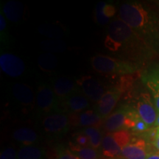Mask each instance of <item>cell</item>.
Listing matches in <instances>:
<instances>
[{"instance_id":"obj_33","label":"cell","mask_w":159,"mask_h":159,"mask_svg":"<svg viewBox=\"0 0 159 159\" xmlns=\"http://www.w3.org/2000/svg\"><path fill=\"white\" fill-rule=\"evenodd\" d=\"M152 144L154 145L155 148H156L159 152V128H158V132H157L156 136V138H155L154 142Z\"/></svg>"},{"instance_id":"obj_19","label":"cell","mask_w":159,"mask_h":159,"mask_svg":"<svg viewBox=\"0 0 159 159\" xmlns=\"http://www.w3.org/2000/svg\"><path fill=\"white\" fill-rule=\"evenodd\" d=\"M70 150L80 159H98L99 154L97 150L91 147H80L70 142Z\"/></svg>"},{"instance_id":"obj_27","label":"cell","mask_w":159,"mask_h":159,"mask_svg":"<svg viewBox=\"0 0 159 159\" xmlns=\"http://www.w3.org/2000/svg\"><path fill=\"white\" fill-rule=\"evenodd\" d=\"M149 128H150V127H149L147 124H145L142 119H141L140 117H139V118L137 119L134 128L132 129V131L136 134H147L149 131Z\"/></svg>"},{"instance_id":"obj_14","label":"cell","mask_w":159,"mask_h":159,"mask_svg":"<svg viewBox=\"0 0 159 159\" xmlns=\"http://www.w3.org/2000/svg\"><path fill=\"white\" fill-rule=\"evenodd\" d=\"M61 102L63 103L65 110L70 112V114L81 113L90 107L89 99L80 91L75 93Z\"/></svg>"},{"instance_id":"obj_2","label":"cell","mask_w":159,"mask_h":159,"mask_svg":"<svg viewBox=\"0 0 159 159\" xmlns=\"http://www.w3.org/2000/svg\"><path fill=\"white\" fill-rule=\"evenodd\" d=\"M93 69L97 72L105 75L129 74L134 71V66L125 61L107 55H97L91 58Z\"/></svg>"},{"instance_id":"obj_30","label":"cell","mask_w":159,"mask_h":159,"mask_svg":"<svg viewBox=\"0 0 159 159\" xmlns=\"http://www.w3.org/2000/svg\"><path fill=\"white\" fill-rule=\"evenodd\" d=\"M103 5H104V2L99 3L97 7L96 10V16L97 21L99 23H100L101 25H105V24H107L108 22V19H107L106 17L103 15L102 13V7Z\"/></svg>"},{"instance_id":"obj_13","label":"cell","mask_w":159,"mask_h":159,"mask_svg":"<svg viewBox=\"0 0 159 159\" xmlns=\"http://www.w3.org/2000/svg\"><path fill=\"white\" fill-rule=\"evenodd\" d=\"M143 81L151 92L154 105L159 113V66L147 71L143 76Z\"/></svg>"},{"instance_id":"obj_17","label":"cell","mask_w":159,"mask_h":159,"mask_svg":"<svg viewBox=\"0 0 159 159\" xmlns=\"http://www.w3.org/2000/svg\"><path fill=\"white\" fill-rule=\"evenodd\" d=\"M101 148H102V155L108 158H114L116 157H119L122 152V148L117 144L116 141L111 133L105 134L102 138Z\"/></svg>"},{"instance_id":"obj_21","label":"cell","mask_w":159,"mask_h":159,"mask_svg":"<svg viewBox=\"0 0 159 159\" xmlns=\"http://www.w3.org/2000/svg\"><path fill=\"white\" fill-rule=\"evenodd\" d=\"M38 65L41 70L49 72L57 67V58L52 53H44L38 58Z\"/></svg>"},{"instance_id":"obj_34","label":"cell","mask_w":159,"mask_h":159,"mask_svg":"<svg viewBox=\"0 0 159 159\" xmlns=\"http://www.w3.org/2000/svg\"><path fill=\"white\" fill-rule=\"evenodd\" d=\"M146 159H159V152H152L150 154H149L148 158Z\"/></svg>"},{"instance_id":"obj_26","label":"cell","mask_w":159,"mask_h":159,"mask_svg":"<svg viewBox=\"0 0 159 159\" xmlns=\"http://www.w3.org/2000/svg\"><path fill=\"white\" fill-rule=\"evenodd\" d=\"M105 46L109 49V50L115 52L119 51L122 47L120 43L113 39L110 35H108L106 36V39L105 40Z\"/></svg>"},{"instance_id":"obj_24","label":"cell","mask_w":159,"mask_h":159,"mask_svg":"<svg viewBox=\"0 0 159 159\" xmlns=\"http://www.w3.org/2000/svg\"><path fill=\"white\" fill-rule=\"evenodd\" d=\"M39 30L41 34L50 38V39H60L64 34V31L61 26L53 25L40 27Z\"/></svg>"},{"instance_id":"obj_10","label":"cell","mask_w":159,"mask_h":159,"mask_svg":"<svg viewBox=\"0 0 159 159\" xmlns=\"http://www.w3.org/2000/svg\"><path fill=\"white\" fill-rule=\"evenodd\" d=\"M122 91L118 88L106 91L99 101L97 103V113L102 118H107L119 102Z\"/></svg>"},{"instance_id":"obj_8","label":"cell","mask_w":159,"mask_h":159,"mask_svg":"<svg viewBox=\"0 0 159 159\" xmlns=\"http://www.w3.org/2000/svg\"><path fill=\"white\" fill-rule=\"evenodd\" d=\"M0 68L5 74L11 77L22 76L26 71L24 61L11 53H3L0 55Z\"/></svg>"},{"instance_id":"obj_9","label":"cell","mask_w":159,"mask_h":159,"mask_svg":"<svg viewBox=\"0 0 159 159\" xmlns=\"http://www.w3.org/2000/svg\"><path fill=\"white\" fill-rule=\"evenodd\" d=\"M152 152H150V144L143 139H132L121 152L122 159H146Z\"/></svg>"},{"instance_id":"obj_36","label":"cell","mask_w":159,"mask_h":159,"mask_svg":"<svg viewBox=\"0 0 159 159\" xmlns=\"http://www.w3.org/2000/svg\"><path fill=\"white\" fill-rule=\"evenodd\" d=\"M107 159H111V158H107ZM112 159H114V158H112Z\"/></svg>"},{"instance_id":"obj_22","label":"cell","mask_w":159,"mask_h":159,"mask_svg":"<svg viewBox=\"0 0 159 159\" xmlns=\"http://www.w3.org/2000/svg\"><path fill=\"white\" fill-rule=\"evenodd\" d=\"M41 47L47 52H62L66 49V44L61 39H48L41 43Z\"/></svg>"},{"instance_id":"obj_35","label":"cell","mask_w":159,"mask_h":159,"mask_svg":"<svg viewBox=\"0 0 159 159\" xmlns=\"http://www.w3.org/2000/svg\"><path fill=\"white\" fill-rule=\"evenodd\" d=\"M155 127L157 128H159V113L158 114V116H157V119H156V122L155 123Z\"/></svg>"},{"instance_id":"obj_4","label":"cell","mask_w":159,"mask_h":159,"mask_svg":"<svg viewBox=\"0 0 159 159\" xmlns=\"http://www.w3.org/2000/svg\"><path fill=\"white\" fill-rule=\"evenodd\" d=\"M35 104L38 110L43 114H51L59 112L60 101L57 98L52 87L41 83L38 89Z\"/></svg>"},{"instance_id":"obj_28","label":"cell","mask_w":159,"mask_h":159,"mask_svg":"<svg viewBox=\"0 0 159 159\" xmlns=\"http://www.w3.org/2000/svg\"><path fill=\"white\" fill-rule=\"evenodd\" d=\"M75 141L76 145H78L80 147H90V141H89V138L88 136H86L84 133H80L75 135Z\"/></svg>"},{"instance_id":"obj_12","label":"cell","mask_w":159,"mask_h":159,"mask_svg":"<svg viewBox=\"0 0 159 159\" xmlns=\"http://www.w3.org/2000/svg\"><path fill=\"white\" fill-rule=\"evenodd\" d=\"M52 89L60 102L66 100L71 95L80 91L77 83L65 77H61L55 80L52 84Z\"/></svg>"},{"instance_id":"obj_3","label":"cell","mask_w":159,"mask_h":159,"mask_svg":"<svg viewBox=\"0 0 159 159\" xmlns=\"http://www.w3.org/2000/svg\"><path fill=\"white\" fill-rule=\"evenodd\" d=\"M139 118L136 111L127 108L119 109L107 117L103 127L108 133L127 129L132 130Z\"/></svg>"},{"instance_id":"obj_11","label":"cell","mask_w":159,"mask_h":159,"mask_svg":"<svg viewBox=\"0 0 159 159\" xmlns=\"http://www.w3.org/2000/svg\"><path fill=\"white\" fill-rule=\"evenodd\" d=\"M69 119L70 125L85 127V128H99L104 124L103 119L93 110H86L78 114H71Z\"/></svg>"},{"instance_id":"obj_29","label":"cell","mask_w":159,"mask_h":159,"mask_svg":"<svg viewBox=\"0 0 159 159\" xmlns=\"http://www.w3.org/2000/svg\"><path fill=\"white\" fill-rule=\"evenodd\" d=\"M6 18L2 13V9H1V13H0V34H1V41L2 43L5 42L7 37V33H6V29H7V23H6Z\"/></svg>"},{"instance_id":"obj_20","label":"cell","mask_w":159,"mask_h":159,"mask_svg":"<svg viewBox=\"0 0 159 159\" xmlns=\"http://www.w3.org/2000/svg\"><path fill=\"white\" fill-rule=\"evenodd\" d=\"M43 152L34 145L23 146L17 152V159H43Z\"/></svg>"},{"instance_id":"obj_18","label":"cell","mask_w":159,"mask_h":159,"mask_svg":"<svg viewBox=\"0 0 159 159\" xmlns=\"http://www.w3.org/2000/svg\"><path fill=\"white\" fill-rule=\"evenodd\" d=\"M13 137L16 141L23 146H30L37 142L39 136L34 130L30 128H20L13 133Z\"/></svg>"},{"instance_id":"obj_5","label":"cell","mask_w":159,"mask_h":159,"mask_svg":"<svg viewBox=\"0 0 159 159\" xmlns=\"http://www.w3.org/2000/svg\"><path fill=\"white\" fill-rule=\"evenodd\" d=\"M80 91L94 102H98L106 92L104 85L92 76H83L76 81Z\"/></svg>"},{"instance_id":"obj_23","label":"cell","mask_w":159,"mask_h":159,"mask_svg":"<svg viewBox=\"0 0 159 159\" xmlns=\"http://www.w3.org/2000/svg\"><path fill=\"white\" fill-rule=\"evenodd\" d=\"M84 134L88 136L90 141L91 148L98 150L102 144V138L100 130L97 128H86L83 130Z\"/></svg>"},{"instance_id":"obj_16","label":"cell","mask_w":159,"mask_h":159,"mask_svg":"<svg viewBox=\"0 0 159 159\" xmlns=\"http://www.w3.org/2000/svg\"><path fill=\"white\" fill-rule=\"evenodd\" d=\"M3 13L6 19L11 22H19L24 14V5L20 2L10 0L3 7Z\"/></svg>"},{"instance_id":"obj_25","label":"cell","mask_w":159,"mask_h":159,"mask_svg":"<svg viewBox=\"0 0 159 159\" xmlns=\"http://www.w3.org/2000/svg\"><path fill=\"white\" fill-rule=\"evenodd\" d=\"M55 159H80L70 149L62 147L57 151Z\"/></svg>"},{"instance_id":"obj_1","label":"cell","mask_w":159,"mask_h":159,"mask_svg":"<svg viewBox=\"0 0 159 159\" xmlns=\"http://www.w3.org/2000/svg\"><path fill=\"white\" fill-rule=\"evenodd\" d=\"M119 17L121 21L134 30H144L150 21L148 13L138 3H125L121 5Z\"/></svg>"},{"instance_id":"obj_32","label":"cell","mask_w":159,"mask_h":159,"mask_svg":"<svg viewBox=\"0 0 159 159\" xmlns=\"http://www.w3.org/2000/svg\"><path fill=\"white\" fill-rule=\"evenodd\" d=\"M102 13L103 15L107 19H109L115 15V13H116V8L112 5H108V4L104 3L102 7Z\"/></svg>"},{"instance_id":"obj_15","label":"cell","mask_w":159,"mask_h":159,"mask_svg":"<svg viewBox=\"0 0 159 159\" xmlns=\"http://www.w3.org/2000/svg\"><path fill=\"white\" fill-rule=\"evenodd\" d=\"M12 94L17 102L25 107H32L35 97L33 89L27 85L16 83L12 86Z\"/></svg>"},{"instance_id":"obj_7","label":"cell","mask_w":159,"mask_h":159,"mask_svg":"<svg viewBox=\"0 0 159 159\" xmlns=\"http://www.w3.org/2000/svg\"><path fill=\"white\" fill-rule=\"evenodd\" d=\"M69 119L61 112L48 114L42 121L43 128L46 133L53 135H61L69 129Z\"/></svg>"},{"instance_id":"obj_31","label":"cell","mask_w":159,"mask_h":159,"mask_svg":"<svg viewBox=\"0 0 159 159\" xmlns=\"http://www.w3.org/2000/svg\"><path fill=\"white\" fill-rule=\"evenodd\" d=\"M0 159H17V153L13 148H8L1 152Z\"/></svg>"},{"instance_id":"obj_6","label":"cell","mask_w":159,"mask_h":159,"mask_svg":"<svg viewBox=\"0 0 159 159\" xmlns=\"http://www.w3.org/2000/svg\"><path fill=\"white\" fill-rule=\"evenodd\" d=\"M136 111L145 124L149 127L155 125L158 113L150 95L148 93H142L139 97L136 102Z\"/></svg>"}]
</instances>
